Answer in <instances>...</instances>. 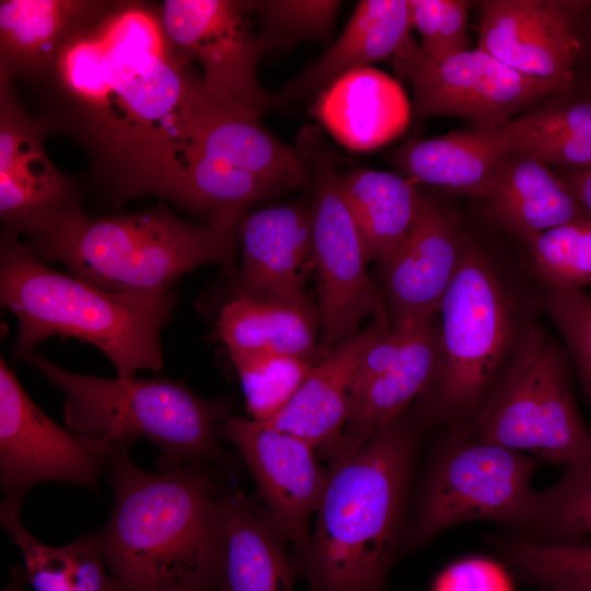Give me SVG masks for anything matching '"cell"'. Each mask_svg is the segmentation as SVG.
Masks as SVG:
<instances>
[{"label": "cell", "instance_id": "10", "mask_svg": "<svg viewBox=\"0 0 591 591\" xmlns=\"http://www.w3.org/2000/svg\"><path fill=\"white\" fill-rule=\"evenodd\" d=\"M459 434L442 449L428 474L412 532L415 544L467 521L531 528L537 517L538 493L532 488L536 461Z\"/></svg>", "mask_w": 591, "mask_h": 591}, {"label": "cell", "instance_id": "12", "mask_svg": "<svg viewBox=\"0 0 591 591\" xmlns=\"http://www.w3.org/2000/svg\"><path fill=\"white\" fill-rule=\"evenodd\" d=\"M166 36L207 89L257 117L279 101L263 89L258 62L269 46L251 27L253 0H165L158 4Z\"/></svg>", "mask_w": 591, "mask_h": 591}, {"label": "cell", "instance_id": "2", "mask_svg": "<svg viewBox=\"0 0 591 591\" xmlns=\"http://www.w3.org/2000/svg\"><path fill=\"white\" fill-rule=\"evenodd\" d=\"M108 471L114 505L95 536L119 591H217L225 524L209 477L188 464L142 470L127 449Z\"/></svg>", "mask_w": 591, "mask_h": 591}, {"label": "cell", "instance_id": "38", "mask_svg": "<svg viewBox=\"0 0 591 591\" xmlns=\"http://www.w3.org/2000/svg\"><path fill=\"white\" fill-rule=\"evenodd\" d=\"M502 552L530 580L553 571L591 573V545L582 543L564 544L523 538L507 542Z\"/></svg>", "mask_w": 591, "mask_h": 591}, {"label": "cell", "instance_id": "30", "mask_svg": "<svg viewBox=\"0 0 591 591\" xmlns=\"http://www.w3.org/2000/svg\"><path fill=\"white\" fill-rule=\"evenodd\" d=\"M338 182L371 260L382 266L414 225L421 190L406 177L376 170L356 169Z\"/></svg>", "mask_w": 591, "mask_h": 591}, {"label": "cell", "instance_id": "16", "mask_svg": "<svg viewBox=\"0 0 591 591\" xmlns=\"http://www.w3.org/2000/svg\"><path fill=\"white\" fill-rule=\"evenodd\" d=\"M467 231L454 206L421 190L414 225L379 267L392 327L439 314L462 260Z\"/></svg>", "mask_w": 591, "mask_h": 591}, {"label": "cell", "instance_id": "44", "mask_svg": "<svg viewBox=\"0 0 591 591\" xmlns=\"http://www.w3.org/2000/svg\"><path fill=\"white\" fill-rule=\"evenodd\" d=\"M577 62H586V61H577ZM587 68H588V79H587V92L580 93L589 99H591V61H587Z\"/></svg>", "mask_w": 591, "mask_h": 591}, {"label": "cell", "instance_id": "25", "mask_svg": "<svg viewBox=\"0 0 591 591\" xmlns=\"http://www.w3.org/2000/svg\"><path fill=\"white\" fill-rule=\"evenodd\" d=\"M108 0H2L0 70L38 82L66 43L111 5Z\"/></svg>", "mask_w": 591, "mask_h": 591}, {"label": "cell", "instance_id": "1", "mask_svg": "<svg viewBox=\"0 0 591 591\" xmlns=\"http://www.w3.org/2000/svg\"><path fill=\"white\" fill-rule=\"evenodd\" d=\"M166 36L158 4L113 1L63 46L38 81L49 132L77 141L109 201L176 204L201 74Z\"/></svg>", "mask_w": 591, "mask_h": 591}, {"label": "cell", "instance_id": "14", "mask_svg": "<svg viewBox=\"0 0 591 591\" xmlns=\"http://www.w3.org/2000/svg\"><path fill=\"white\" fill-rule=\"evenodd\" d=\"M217 434L233 444L247 464L266 505L265 511L298 558L311 534L309 520L322 499L328 472L318 464L315 449L304 439L263 421L228 417Z\"/></svg>", "mask_w": 591, "mask_h": 591}, {"label": "cell", "instance_id": "28", "mask_svg": "<svg viewBox=\"0 0 591 591\" xmlns=\"http://www.w3.org/2000/svg\"><path fill=\"white\" fill-rule=\"evenodd\" d=\"M318 314L314 308L235 296L221 310L211 339L227 349L320 360Z\"/></svg>", "mask_w": 591, "mask_h": 591}, {"label": "cell", "instance_id": "33", "mask_svg": "<svg viewBox=\"0 0 591 591\" xmlns=\"http://www.w3.org/2000/svg\"><path fill=\"white\" fill-rule=\"evenodd\" d=\"M228 354L240 379L247 413L258 421L276 416L315 364L271 352L228 349Z\"/></svg>", "mask_w": 591, "mask_h": 591}, {"label": "cell", "instance_id": "22", "mask_svg": "<svg viewBox=\"0 0 591 591\" xmlns=\"http://www.w3.org/2000/svg\"><path fill=\"white\" fill-rule=\"evenodd\" d=\"M528 114L502 127L472 126L409 140L394 152L392 161L415 184L472 198L517 151Z\"/></svg>", "mask_w": 591, "mask_h": 591}, {"label": "cell", "instance_id": "8", "mask_svg": "<svg viewBox=\"0 0 591 591\" xmlns=\"http://www.w3.org/2000/svg\"><path fill=\"white\" fill-rule=\"evenodd\" d=\"M564 345L536 321L522 336L473 424L475 439L570 466L591 459Z\"/></svg>", "mask_w": 591, "mask_h": 591}, {"label": "cell", "instance_id": "27", "mask_svg": "<svg viewBox=\"0 0 591 591\" xmlns=\"http://www.w3.org/2000/svg\"><path fill=\"white\" fill-rule=\"evenodd\" d=\"M225 552L217 591H294V566L265 509L237 490L221 497Z\"/></svg>", "mask_w": 591, "mask_h": 591}, {"label": "cell", "instance_id": "39", "mask_svg": "<svg viewBox=\"0 0 591 591\" xmlns=\"http://www.w3.org/2000/svg\"><path fill=\"white\" fill-rule=\"evenodd\" d=\"M431 591H513L506 570L483 557L457 560L434 579Z\"/></svg>", "mask_w": 591, "mask_h": 591}, {"label": "cell", "instance_id": "4", "mask_svg": "<svg viewBox=\"0 0 591 591\" xmlns=\"http://www.w3.org/2000/svg\"><path fill=\"white\" fill-rule=\"evenodd\" d=\"M417 437L405 412L331 462L314 532L298 558L310 591H385Z\"/></svg>", "mask_w": 591, "mask_h": 591}, {"label": "cell", "instance_id": "34", "mask_svg": "<svg viewBox=\"0 0 591 591\" xmlns=\"http://www.w3.org/2000/svg\"><path fill=\"white\" fill-rule=\"evenodd\" d=\"M531 528L552 543L572 544L591 535V459L567 466L559 480L538 493Z\"/></svg>", "mask_w": 591, "mask_h": 591}, {"label": "cell", "instance_id": "5", "mask_svg": "<svg viewBox=\"0 0 591 591\" xmlns=\"http://www.w3.org/2000/svg\"><path fill=\"white\" fill-rule=\"evenodd\" d=\"M177 298L115 293L49 267L20 235L2 228L0 303L18 320L13 356L26 360L54 336L86 341L113 363L118 378L164 367L161 332Z\"/></svg>", "mask_w": 591, "mask_h": 591}, {"label": "cell", "instance_id": "32", "mask_svg": "<svg viewBox=\"0 0 591 591\" xmlns=\"http://www.w3.org/2000/svg\"><path fill=\"white\" fill-rule=\"evenodd\" d=\"M521 253L543 286L583 291L591 285V217L541 232Z\"/></svg>", "mask_w": 591, "mask_h": 591}, {"label": "cell", "instance_id": "13", "mask_svg": "<svg viewBox=\"0 0 591 591\" xmlns=\"http://www.w3.org/2000/svg\"><path fill=\"white\" fill-rule=\"evenodd\" d=\"M124 450V449H121ZM121 450L109 449L54 421L28 396L0 358V485L4 499L22 500L43 482L99 490V479Z\"/></svg>", "mask_w": 591, "mask_h": 591}, {"label": "cell", "instance_id": "42", "mask_svg": "<svg viewBox=\"0 0 591 591\" xmlns=\"http://www.w3.org/2000/svg\"><path fill=\"white\" fill-rule=\"evenodd\" d=\"M576 32L580 42L578 61H591V1H580Z\"/></svg>", "mask_w": 591, "mask_h": 591}, {"label": "cell", "instance_id": "41", "mask_svg": "<svg viewBox=\"0 0 591 591\" xmlns=\"http://www.w3.org/2000/svg\"><path fill=\"white\" fill-rule=\"evenodd\" d=\"M555 172L591 216V167L578 170L555 169Z\"/></svg>", "mask_w": 591, "mask_h": 591}, {"label": "cell", "instance_id": "21", "mask_svg": "<svg viewBox=\"0 0 591 591\" xmlns=\"http://www.w3.org/2000/svg\"><path fill=\"white\" fill-rule=\"evenodd\" d=\"M440 361L439 314L414 322L398 357L376 376L351 389L350 415L329 463L356 451L405 413L431 385Z\"/></svg>", "mask_w": 591, "mask_h": 591}, {"label": "cell", "instance_id": "9", "mask_svg": "<svg viewBox=\"0 0 591 591\" xmlns=\"http://www.w3.org/2000/svg\"><path fill=\"white\" fill-rule=\"evenodd\" d=\"M299 150L314 172L312 264L318 281L320 359L357 333L371 315L387 327L386 301L368 270L371 260L361 232L341 195L328 152L303 134Z\"/></svg>", "mask_w": 591, "mask_h": 591}, {"label": "cell", "instance_id": "11", "mask_svg": "<svg viewBox=\"0 0 591 591\" xmlns=\"http://www.w3.org/2000/svg\"><path fill=\"white\" fill-rule=\"evenodd\" d=\"M392 61L412 83L416 119L454 116L476 127H502L572 91L523 74L478 47L431 60L410 37Z\"/></svg>", "mask_w": 591, "mask_h": 591}, {"label": "cell", "instance_id": "36", "mask_svg": "<svg viewBox=\"0 0 591 591\" xmlns=\"http://www.w3.org/2000/svg\"><path fill=\"white\" fill-rule=\"evenodd\" d=\"M543 293L544 312L561 336L572 368L591 403V294L547 286H543Z\"/></svg>", "mask_w": 591, "mask_h": 591}, {"label": "cell", "instance_id": "35", "mask_svg": "<svg viewBox=\"0 0 591 591\" xmlns=\"http://www.w3.org/2000/svg\"><path fill=\"white\" fill-rule=\"evenodd\" d=\"M341 1L256 0L253 10L264 24L269 48L299 39L320 38L331 30Z\"/></svg>", "mask_w": 591, "mask_h": 591}, {"label": "cell", "instance_id": "29", "mask_svg": "<svg viewBox=\"0 0 591 591\" xmlns=\"http://www.w3.org/2000/svg\"><path fill=\"white\" fill-rule=\"evenodd\" d=\"M22 500L0 503V522L23 556L27 583L35 591H119L95 534L63 546H49L25 528Z\"/></svg>", "mask_w": 591, "mask_h": 591}, {"label": "cell", "instance_id": "37", "mask_svg": "<svg viewBox=\"0 0 591 591\" xmlns=\"http://www.w3.org/2000/svg\"><path fill=\"white\" fill-rule=\"evenodd\" d=\"M413 28L420 34L419 53L440 59L471 49L467 36L470 2L463 0H409Z\"/></svg>", "mask_w": 591, "mask_h": 591}, {"label": "cell", "instance_id": "40", "mask_svg": "<svg viewBox=\"0 0 591 591\" xmlns=\"http://www.w3.org/2000/svg\"><path fill=\"white\" fill-rule=\"evenodd\" d=\"M540 591H591V573L553 571L532 579Z\"/></svg>", "mask_w": 591, "mask_h": 591}, {"label": "cell", "instance_id": "18", "mask_svg": "<svg viewBox=\"0 0 591 591\" xmlns=\"http://www.w3.org/2000/svg\"><path fill=\"white\" fill-rule=\"evenodd\" d=\"M236 296L312 308L305 292L312 264V209L276 206L246 213L239 227Z\"/></svg>", "mask_w": 591, "mask_h": 591}, {"label": "cell", "instance_id": "7", "mask_svg": "<svg viewBox=\"0 0 591 591\" xmlns=\"http://www.w3.org/2000/svg\"><path fill=\"white\" fill-rule=\"evenodd\" d=\"M26 361L62 391L66 426L85 440L121 450L147 439L161 451V471L196 460L227 462L216 438L229 417L224 402L204 399L183 381L80 374L36 352Z\"/></svg>", "mask_w": 591, "mask_h": 591}, {"label": "cell", "instance_id": "23", "mask_svg": "<svg viewBox=\"0 0 591 591\" xmlns=\"http://www.w3.org/2000/svg\"><path fill=\"white\" fill-rule=\"evenodd\" d=\"M390 328L373 320L338 344L312 367L289 403L263 422L304 439L328 459L350 415L351 387L360 362Z\"/></svg>", "mask_w": 591, "mask_h": 591}, {"label": "cell", "instance_id": "3", "mask_svg": "<svg viewBox=\"0 0 591 591\" xmlns=\"http://www.w3.org/2000/svg\"><path fill=\"white\" fill-rule=\"evenodd\" d=\"M543 286L521 252L511 253L470 228L440 316L441 361L420 396V410L463 433L544 311Z\"/></svg>", "mask_w": 591, "mask_h": 591}, {"label": "cell", "instance_id": "6", "mask_svg": "<svg viewBox=\"0 0 591 591\" xmlns=\"http://www.w3.org/2000/svg\"><path fill=\"white\" fill-rule=\"evenodd\" d=\"M241 221L195 223L159 204L148 210L94 216L72 209L28 234L46 263L101 289L158 296L198 266L230 265Z\"/></svg>", "mask_w": 591, "mask_h": 591}, {"label": "cell", "instance_id": "20", "mask_svg": "<svg viewBox=\"0 0 591 591\" xmlns=\"http://www.w3.org/2000/svg\"><path fill=\"white\" fill-rule=\"evenodd\" d=\"M486 221L520 248L551 228L591 217L555 170L515 151L472 197Z\"/></svg>", "mask_w": 591, "mask_h": 591}, {"label": "cell", "instance_id": "26", "mask_svg": "<svg viewBox=\"0 0 591 591\" xmlns=\"http://www.w3.org/2000/svg\"><path fill=\"white\" fill-rule=\"evenodd\" d=\"M409 0L359 1L332 47L282 91L287 97L322 92L344 74L392 59L412 37Z\"/></svg>", "mask_w": 591, "mask_h": 591}, {"label": "cell", "instance_id": "24", "mask_svg": "<svg viewBox=\"0 0 591 591\" xmlns=\"http://www.w3.org/2000/svg\"><path fill=\"white\" fill-rule=\"evenodd\" d=\"M314 114L340 144L368 151L404 132L412 104L394 78L366 67L344 74L323 90Z\"/></svg>", "mask_w": 591, "mask_h": 591}, {"label": "cell", "instance_id": "17", "mask_svg": "<svg viewBox=\"0 0 591 591\" xmlns=\"http://www.w3.org/2000/svg\"><path fill=\"white\" fill-rule=\"evenodd\" d=\"M478 48L529 77L575 88L579 1L486 0Z\"/></svg>", "mask_w": 591, "mask_h": 591}, {"label": "cell", "instance_id": "31", "mask_svg": "<svg viewBox=\"0 0 591 591\" xmlns=\"http://www.w3.org/2000/svg\"><path fill=\"white\" fill-rule=\"evenodd\" d=\"M517 151L551 167H591V99L573 91L528 114Z\"/></svg>", "mask_w": 591, "mask_h": 591}, {"label": "cell", "instance_id": "43", "mask_svg": "<svg viewBox=\"0 0 591 591\" xmlns=\"http://www.w3.org/2000/svg\"><path fill=\"white\" fill-rule=\"evenodd\" d=\"M27 583L23 567H16L12 571L10 582L1 589V591H25Z\"/></svg>", "mask_w": 591, "mask_h": 591}, {"label": "cell", "instance_id": "15", "mask_svg": "<svg viewBox=\"0 0 591 591\" xmlns=\"http://www.w3.org/2000/svg\"><path fill=\"white\" fill-rule=\"evenodd\" d=\"M48 131L13 92V79L0 70V218L4 229L32 234L81 207V190L49 160Z\"/></svg>", "mask_w": 591, "mask_h": 591}, {"label": "cell", "instance_id": "19", "mask_svg": "<svg viewBox=\"0 0 591 591\" xmlns=\"http://www.w3.org/2000/svg\"><path fill=\"white\" fill-rule=\"evenodd\" d=\"M190 153L250 173L277 192L302 186L310 175L300 150L281 142L259 117L220 100L206 85L195 111Z\"/></svg>", "mask_w": 591, "mask_h": 591}]
</instances>
